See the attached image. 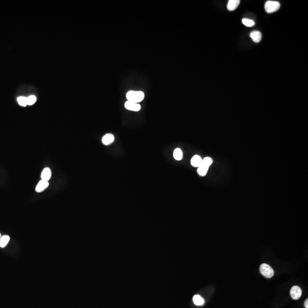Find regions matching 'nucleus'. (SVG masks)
I'll return each instance as SVG.
<instances>
[{
	"instance_id": "9",
	"label": "nucleus",
	"mask_w": 308,
	"mask_h": 308,
	"mask_svg": "<svg viewBox=\"0 0 308 308\" xmlns=\"http://www.w3.org/2000/svg\"><path fill=\"white\" fill-rule=\"evenodd\" d=\"M52 176V171L49 168H45L42 172L41 174V179L42 180L45 181H48L50 180Z\"/></svg>"
},
{
	"instance_id": "11",
	"label": "nucleus",
	"mask_w": 308,
	"mask_h": 308,
	"mask_svg": "<svg viewBox=\"0 0 308 308\" xmlns=\"http://www.w3.org/2000/svg\"><path fill=\"white\" fill-rule=\"evenodd\" d=\"M250 37L255 43H259L261 41L262 35L259 31H253L250 34Z\"/></svg>"
},
{
	"instance_id": "18",
	"label": "nucleus",
	"mask_w": 308,
	"mask_h": 308,
	"mask_svg": "<svg viewBox=\"0 0 308 308\" xmlns=\"http://www.w3.org/2000/svg\"><path fill=\"white\" fill-rule=\"evenodd\" d=\"M36 97L34 95H31L29 96L28 98H27V102L28 105H33L36 102Z\"/></svg>"
},
{
	"instance_id": "6",
	"label": "nucleus",
	"mask_w": 308,
	"mask_h": 308,
	"mask_svg": "<svg viewBox=\"0 0 308 308\" xmlns=\"http://www.w3.org/2000/svg\"><path fill=\"white\" fill-rule=\"evenodd\" d=\"M125 107L127 110L133 111H139L141 109V105L139 103H136L130 101L126 102Z\"/></svg>"
},
{
	"instance_id": "2",
	"label": "nucleus",
	"mask_w": 308,
	"mask_h": 308,
	"mask_svg": "<svg viewBox=\"0 0 308 308\" xmlns=\"http://www.w3.org/2000/svg\"><path fill=\"white\" fill-rule=\"evenodd\" d=\"M213 161L209 157H206L202 160L201 165L198 167L197 173L201 176H204L207 175L208 168L212 164Z\"/></svg>"
},
{
	"instance_id": "16",
	"label": "nucleus",
	"mask_w": 308,
	"mask_h": 308,
	"mask_svg": "<svg viewBox=\"0 0 308 308\" xmlns=\"http://www.w3.org/2000/svg\"><path fill=\"white\" fill-rule=\"evenodd\" d=\"M17 101L18 104L23 107H25L27 105V98L25 97H20L17 98Z\"/></svg>"
},
{
	"instance_id": "15",
	"label": "nucleus",
	"mask_w": 308,
	"mask_h": 308,
	"mask_svg": "<svg viewBox=\"0 0 308 308\" xmlns=\"http://www.w3.org/2000/svg\"><path fill=\"white\" fill-rule=\"evenodd\" d=\"M10 240V237L9 236H3L1 237L0 239V247L2 248H4L5 246H7V243Z\"/></svg>"
},
{
	"instance_id": "7",
	"label": "nucleus",
	"mask_w": 308,
	"mask_h": 308,
	"mask_svg": "<svg viewBox=\"0 0 308 308\" xmlns=\"http://www.w3.org/2000/svg\"><path fill=\"white\" fill-rule=\"evenodd\" d=\"M115 140L114 135L112 134H107L103 136L102 138V143L103 144L108 146L113 143Z\"/></svg>"
},
{
	"instance_id": "19",
	"label": "nucleus",
	"mask_w": 308,
	"mask_h": 308,
	"mask_svg": "<svg viewBox=\"0 0 308 308\" xmlns=\"http://www.w3.org/2000/svg\"><path fill=\"white\" fill-rule=\"evenodd\" d=\"M304 306L306 308H308V300L307 299V300L305 301L304 303Z\"/></svg>"
},
{
	"instance_id": "10",
	"label": "nucleus",
	"mask_w": 308,
	"mask_h": 308,
	"mask_svg": "<svg viewBox=\"0 0 308 308\" xmlns=\"http://www.w3.org/2000/svg\"><path fill=\"white\" fill-rule=\"evenodd\" d=\"M240 1L239 0H229L227 5V9L229 11H234L239 7Z\"/></svg>"
},
{
	"instance_id": "3",
	"label": "nucleus",
	"mask_w": 308,
	"mask_h": 308,
	"mask_svg": "<svg viewBox=\"0 0 308 308\" xmlns=\"http://www.w3.org/2000/svg\"><path fill=\"white\" fill-rule=\"evenodd\" d=\"M280 7V4L277 1H268L264 6L265 10L268 13H272L279 10Z\"/></svg>"
},
{
	"instance_id": "14",
	"label": "nucleus",
	"mask_w": 308,
	"mask_h": 308,
	"mask_svg": "<svg viewBox=\"0 0 308 308\" xmlns=\"http://www.w3.org/2000/svg\"><path fill=\"white\" fill-rule=\"evenodd\" d=\"M174 158L176 161H181L183 159V152L179 148H176L174 151Z\"/></svg>"
},
{
	"instance_id": "4",
	"label": "nucleus",
	"mask_w": 308,
	"mask_h": 308,
	"mask_svg": "<svg viewBox=\"0 0 308 308\" xmlns=\"http://www.w3.org/2000/svg\"><path fill=\"white\" fill-rule=\"evenodd\" d=\"M260 271L261 274L266 278H271L274 275V270L272 268L267 264H261L260 267Z\"/></svg>"
},
{
	"instance_id": "17",
	"label": "nucleus",
	"mask_w": 308,
	"mask_h": 308,
	"mask_svg": "<svg viewBox=\"0 0 308 308\" xmlns=\"http://www.w3.org/2000/svg\"><path fill=\"white\" fill-rule=\"evenodd\" d=\"M242 24L247 27H253L255 25V22L251 20H249V19H247V18H244L242 20Z\"/></svg>"
},
{
	"instance_id": "1",
	"label": "nucleus",
	"mask_w": 308,
	"mask_h": 308,
	"mask_svg": "<svg viewBox=\"0 0 308 308\" xmlns=\"http://www.w3.org/2000/svg\"><path fill=\"white\" fill-rule=\"evenodd\" d=\"M126 98L127 101L138 103L143 100L144 94L140 91H130L126 94Z\"/></svg>"
},
{
	"instance_id": "12",
	"label": "nucleus",
	"mask_w": 308,
	"mask_h": 308,
	"mask_svg": "<svg viewBox=\"0 0 308 308\" xmlns=\"http://www.w3.org/2000/svg\"><path fill=\"white\" fill-rule=\"evenodd\" d=\"M202 160L203 159L200 156L197 155H195L191 159V164L194 167H199L201 165Z\"/></svg>"
},
{
	"instance_id": "8",
	"label": "nucleus",
	"mask_w": 308,
	"mask_h": 308,
	"mask_svg": "<svg viewBox=\"0 0 308 308\" xmlns=\"http://www.w3.org/2000/svg\"><path fill=\"white\" fill-rule=\"evenodd\" d=\"M49 185V182L47 181H41L38 183L35 188V191L37 192H41L43 191L45 189H46Z\"/></svg>"
},
{
	"instance_id": "20",
	"label": "nucleus",
	"mask_w": 308,
	"mask_h": 308,
	"mask_svg": "<svg viewBox=\"0 0 308 308\" xmlns=\"http://www.w3.org/2000/svg\"><path fill=\"white\" fill-rule=\"evenodd\" d=\"M1 234H0V239H1Z\"/></svg>"
},
{
	"instance_id": "5",
	"label": "nucleus",
	"mask_w": 308,
	"mask_h": 308,
	"mask_svg": "<svg viewBox=\"0 0 308 308\" xmlns=\"http://www.w3.org/2000/svg\"><path fill=\"white\" fill-rule=\"evenodd\" d=\"M290 295L292 298L294 300H298L302 295V290L301 288L298 286H294L291 288Z\"/></svg>"
},
{
	"instance_id": "13",
	"label": "nucleus",
	"mask_w": 308,
	"mask_h": 308,
	"mask_svg": "<svg viewBox=\"0 0 308 308\" xmlns=\"http://www.w3.org/2000/svg\"><path fill=\"white\" fill-rule=\"evenodd\" d=\"M193 301L197 306H201L204 304V300L199 295H195L194 296Z\"/></svg>"
}]
</instances>
